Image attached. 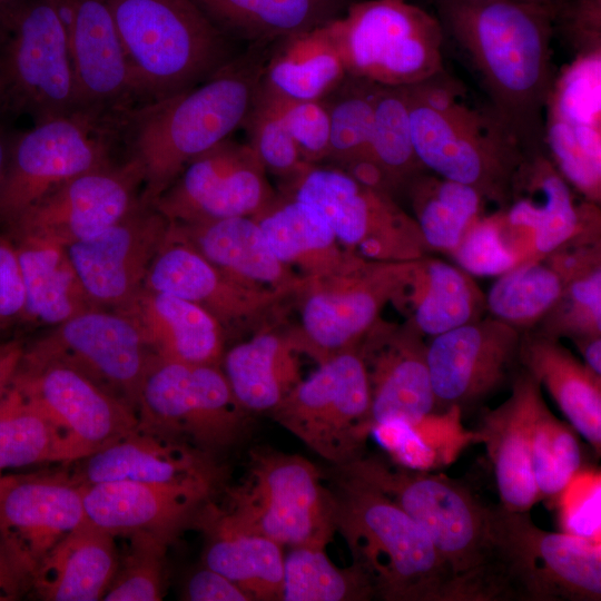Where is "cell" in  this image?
I'll return each instance as SVG.
<instances>
[{
  "label": "cell",
  "mask_w": 601,
  "mask_h": 601,
  "mask_svg": "<svg viewBox=\"0 0 601 601\" xmlns=\"http://www.w3.org/2000/svg\"><path fill=\"white\" fill-rule=\"evenodd\" d=\"M436 7L444 32L479 73L494 114L528 154L546 152L555 17L505 0H436Z\"/></svg>",
  "instance_id": "6da1fadb"
},
{
  "label": "cell",
  "mask_w": 601,
  "mask_h": 601,
  "mask_svg": "<svg viewBox=\"0 0 601 601\" xmlns=\"http://www.w3.org/2000/svg\"><path fill=\"white\" fill-rule=\"evenodd\" d=\"M272 43L248 45L200 85L121 115V144L144 171L141 200L152 204L193 158L243 127Z\"/></svg>",
  "instance_id": "7a4b0ae2"
},
{
  "label": "cell",
  "mask_w": 601,
  "mask_h": 601,
  "mask_svg": "<svg viewBox=\"0 0 601 601\" xmlns=\"http://www.w3.org/2000/svg\"><path fill=\"white\" fill-rule=\"evenodd\" d=\"M336 469L387 496L425 531L449 565L464 601H501L493 506L454 480L390 462L365 450Z\"/></svg>",
  "instance_id": "3957f363"
},
{
  "label": "cell",
  "mask_w": 601,
  "mask_h": 601,
  "mask_svg": "<svg viewBox=\"0 0 601 601\" xmlns=\"http://www.w3.org/2000/svg\"><path fill=\"white\" fill-rule=\"evenodd\" d=\"M405 89L412 142L424 169L504 208L528 152L492 108L472 102L445 70Z\"/></svg>",
  "instance_id": "277c9868"
},
{
  "label": "cell",
  "mask_w": 601,
  "mask_h": 601,
  "mask_svg": "<svg viewBox=\"0 0 601 601\" xmlns=\"http://www.w3.org/2000/svg\"><path fill=\"white\" fill-rule=\"evenodd\" d=\"M339 473V472H338ZM335 524L374 597L384 601H464L425 531L372 486L339 473Z\"/></svg>",
  "instance_id": "5b68a950"
},
{
  "label": "cell",
  "mask_w": 601,
  "mask_h": 601,
  "mask_svg": "<svg viewBox=\"0 0 601 601\" xmlns=\"http://www.w3.org/2000/svg\"><path fill=\"white\" fill-rule=\"evenodd\" d=\"M127 59L136 106L209 79L243 50L194 0H105Z\"/></svg>",
  "instance_id": "8992f818"
},
{
  "label": "cell",
  "mask_w": 601,
  "mask_h": 601,
  "mask_svg": "<svg viewBox=\"0 0 601 601\" xmlns=\"http://www.w3.org/2000/svg\"><path fill=\"white\" fill-rule=\"evenodd\" d=\"M80 109L65 23L56 0H14L0 9V119L35 124Z\"/></svg>",
  "instance_id": "52a82bcc"
},
{
  "label": "cell",
  "mask_w": 601,
  "mask_h": 601,
  "mask_svg": "<svg viewBox=\"0 0 601 601\" xmlns=\"http://www.w3.org/2000/svg\"><path fill=\"white\" fill-rule=\"evenodd\" d=\"M217 518L279 545L327 548L336 533V501L319 470L297 454L254 451L246 480L228 493V505L213 503Z\"/></svg>",
  "instance_id": "ba28073f"
},
{
  "label": "cell",
  "mask_w": 601,
  "mask_h": 601,
  "mask_svg": "<svg viewBox=\"0 0 601 601\" xmlns=\"http://www.w3.org/2000/svg\"><path fill=\"white\" fill-rule=\"evenodd\" d=\"M501 600L600 601L599 541L539 528L529 512L493 506Z\"/></svg>",
  "instance_id": "9c48e42d"
},
{
  "label": "cell",
  "mask_w": 601,
  "mask_h": 601,
  "mask_svg": "<svg viewBox=\"0 0 601 601\" xmlns=\"http://www.w3.org/2000/svg\"><path fill=\"white\" fill-rule=\"evenodd\" d=\"M329 28L351 76L402 87L445 70L439 18L404 0H356Z\"/></svg>",
  "instance_id": "30bf717a"
},
{
  "label": "cell",
  "mask_w": 601,
  "mask_h": 601,
  "mask_svg": "<svg viewBox=\"0 0 601 601\" xmlns=\"http://www.w3.org/2000/svg\"><path fill=\"white\" fill-rule=\"evenodd\" d=\"M412 263L358 258L338 270L304 277L288 298L297 312V323L288 327L299 353L318 364L357 347L398 297Z\"/></svg>",
  "instance_id": "8fae6325"
},
{
  "label": "cell",
  "mask_w": 601,
  "mask_h": 601,
  "mask_svg": "<svg viewBox=\"0 0 601 601\" xmlns=\"http://www.w3.org/2000/svg\"><path fill=\"white\" fill-rule=\"evenodd\" d=\"M247 411L214 364L175 362L151 355L139 392V426L211 454L242 435Z\"/></svg>",
  "instance_id": "7c38bea8"
},
{
  "label": "cell",
  "mask_w": 601,
  "mask_h": 601,
  "mask_svg": "<svg viewBox=\"0 0 601 601\" xmlns=\"http://www.w3.org/2000/svg\"><path fill=\"white\" fill-rule=\"evenodd\" d=\"M282 191L313 205L341 246L370 262H411L431 249L412 215L387 193L334 165L307 164Z\"/></svg>",
  "instance_id": "4fadbf2b"
},
{
  "label": "cell",
  "mask_w": 601,
  "mask_h": 601,
  "mask_svg": "<svg viewBox=\"0 0 601 601\" xmlns=\"http://www.w3.org/2000/svg\"><path fill=\"white\" fill-rule=\"evenodd\" d=\"M120 118L77 112L19 131L0 185V227L12 224L60 184L114 162Z\"/></svg>",
  "instance_id": "5bb4252c"
},
{
  "label": "cell",
  "mask_w": 601,
  "mask_h": 601,
  "mask_svg": "<svg viewBox=\"0 0 601 601\" xmlns=\"http://www.w3.org/2000/svg\"><path fill=\"white\" fill-rule=\"evenodd\" d=\"M270 414L335 466L359 455L371 434L372 418L368 377L358 347L318 363Z\"/></svg>",
  "instance_id": "9a60e30c"
},
{
  "label": "cell",
  "mask_w": 601,
  "mask_h": 601,
  "mask_svg": "<svg viewBox=\"0 0 601 601\" xmlns=\"http://www.w3.org/2000/svg\"><path fill=\"white\" fill-rule=\"evenodd\" d=\"M151 355L129 316L98 307L56 325L32 345L24 346L22 359L69 365L137 412Z\"/></svg>",
  "instance_id": "2e32d148"
},
{
  "label": "cell",
  "mask_w": 601,
  "mask_h": 601,
  "mask_svg": "<svg viewBox=\"0 0 601 601\" xmlns=\"http://www.w3.org/2000/svg\"><path fill=\"white\" fill-rule=\"evenodd\" d=\"M11 386L61 432L69 463L80 461L139 426L137 412L76 368L21 358Z\"/></svg>",
  "instance_id": "e0dca14e"
},
{
  "label": "cell",
  "mask_w": 601,
  "mask_h": 601,
  "mask_svg": "<svg viewBox=\"0 0 601 601\" xmlns=\"http://www.w3.org/2000/svg\"><path fill=\"white\" fill-rule=\"evenodd\" d=\"M276 194L248 142L229 137L193 158L152 205L170 223L196 224L254 217Z\"/></svg>",
  "instance_id": "ac0fdd59"
},
{
  "label": "cell",
  "mask_w": 601,
  "mask_h": 601,
  "mask_svg": "<svg viewBox=\"0 0 601 601\" xmlns=\"http://www.w3.org/2000/svg\"><path fill=\"white\" fill-rule=\"evenodd\" d=\"M144 171L127 157L80 174L50 190L2 229L65 247L97 237L140 201Z\"/></svg>",
  "instance_id": "d6986e66"
},
{
  "label": "cell",
  "mask_w": 601,
  "mask_h": 601,
  "mask_svg": "<svg viewBox=\"0 0 601 601\" xmlns=\"http://www.w3.org/2000/svg\"><path fill=\"white\" fill-rule=\"evenodd\" d=\"M142 288L199 305L220 323L227 336L253 333L282 317L290 297L230 276L176 235L170 226Z\"/></svg>",
  "instance_id": "ffe728a7"
},
{
  "label": "cell",
  "mask_w": 601,
  "mask_h": 601,
  "mask_svg": "<svg viewBox=\"0 0 601 601\" xmlns=\"http://www.w3.org/2000/svg\"><path fill=\"white\" fill-rule=\"evenodd\" d=\"M521 336L491 316L432 337L426 358L436 408L463 410L512 381L520 368Z\"/></svg>",
  "instance_id": "44dd1931"
},
{
  "label": "cell",
  "mask_w": 601,
  "mask_h": 601,
  "mask_svg": "<svg viewBox=\"0 0 601 601\" xmlns=\"http://www.w3.org/2000/svg\"><path fill=\"white\" fill-rule=\"evenodd\" d=\"M601 50L575 55L555 76L545 109V149L579 193L601 188Z\"/></svg>",
  "instance_id": "7402d4cb"
},
{
  "label": "cell",
  "mask_w": 601,
  "mask_h": 601,
  "mask_svg": "<svg viewBox=\"0 0 601 601\" xmlns=\"http://www.w3.org/2000/svg\"><path fill=\"white\" fill-rule=\"evenodd\" d=\"M169 226L152 204L140 198L97 237L66 247L82 287L98 307L120 309L136 297Z\"/></svg>",
  "instance_id": "603a6c76"
},
{
  "label": "cell",
  "mask_w": 601,
  "mask_h": 601,
  "mask_svg": "<svg viewBox=\"0 0 601 601\" xmlns=\"http://www.w3.org/2000/svg\"><path fill=\"white\" fill-rule=\"evenodd\" d=\"M85 520L82 483L72 476L2 475L0 541L29 581L46 554Z\"/></svg>",
  "instance_id": "cb8c5ba5"
},
{
  "label": "cell",
  "mask_w": 601,
  "mask_h": 601,
  "mask_svg": "<svg viewBox=\"0 0 601 601\" xmlns=\"http://www.w3.org/2000/svg\"><path fill=\"white\" fill-rule=\"evenodd\" d=\"M423 338L407 321L381 318L358 344L370 384L372 428L402 422L417 431L436 408Z\"/></svg>",
  "instance_id": "d4e9b609"
},
{
  "label": "cell",
  "mask_w": 601,
  "mask_h": 601,
  "mask_svg": "<svg viewBox=\"0 0 601 601\" xmlns=\"http://www.w3.org/2000/svg\"><path fill=\"white\" fill-rule=\"evenodd\" d=\"M82 112L118 118L136 106L125 51L105 0H56Z\"/></svg>",
  "instance_id": "484cf974"
},
{
  "label": "cell",
  "mask_w": 601,
  "mask_h": 601,
  "mask_svg": "<svg viewBox=\"0 0 601 601\" xmlns=\"http://www.w3.org/2000/svg\"><path fill=\"white\" fill-rule=\"evenodd\" d=\"M572 190L546 152L528 154L516 170L510 203L500 209L530 238L534 259L571 242L600 237L599 205L579 204Z\"/></svg>",
  "instance_id": "4316f807"
},
{
  "label": "cell",
  "mask_w": 601,
  "mask_h": 601,
  "mask_svg": "<svg viewBox=\"0 0 601 601\" xmlns=\"http://www.w3.org/2000/svg\"><path fill=\"white\" fill-rule=\"evenodd\" d=\"M214 490L209 484L82 483L85 518L114 536L147 535L168 544L196 521Z\"/></svg>",
  "instance_id": "83f0119b"
},
{
  "label": "cell",
  "mask_w": 601,
  "mask_h": 601,
  "mask_svg": "<svg viewBox=\"0 0 601 601\" xmlns=\"http://www.w3.org/2000/svg\"><path fill=\"white\" fill-rule=\"evenodd\" d=\"M80 461L72 477L83 484L134 481L216 486L221 474L209 454L140 426Z\"/></svg>",
  "instance_id": "f1b7e54d"
},
{
  "label": "cell",
  "mask_w": 601,
  "mask_h": 601,
  "mask_svg": "<svg viewBox=\"0 0 601 601\" xmlns=\"http://www.w3.org/2000/svg\"><path fill=\"white\" fill-rule=\"evenodd\" d=\"M511 394L481 418L479 437L494 467L501 505L529 512L540 500L531 466V430L541 385L524 368L511 381Z\"/></svg>",
  "instance_id": "f546056e"
},
{
  "label": "cell",
  "mask_w": 601,
  "mask_h": 601,
  "mask_svg": "<svg viewBox=\"0 0 601 601\" xmlns=\"http://www.w3.org/2000/svg\"><path fill=\"white\" fill-rule=\"evenodd\" d=\"M119 311L129 316L150 349L164 359L220 365L227 334L199 305L146 288Z\"/></svg>",
  "instance_id": "4dcf8cb0"
},
{
  "label": "cell",
  "mask_w": 601,
  "mask_h": 601,
  "mask_svg": "<svg viewBox=\"0 0 601 601\" xmlns=\"http://www.w3.org/2000/svg\"><path fill=\"white\" fill-rule=\"evenodd\" d=\"M250 334L225 351L223 372L247 412H270L303 380L300 353L283 316Z\"/></svg>",
  "instance_id": "1f68e13d"
},
{
  "label": "cell",
  "mask_w": 601,
  "mask_h": 601,
  "mask_svg": "<svg viewBox=\"0 0 601 601\" xmlns=\"http://www.w3.org/2000/svg\"><path fill=\"white\" fill-rule=\"evenodd\" d=\"M170 227L213 265L248 284L292 296L304 279L275 256L252 216Z\"/></svg>",
  "instance_id": "d6a6232c"
},
{
  "label": "cell",
  "mask_w": 601,
  "mask_h": 601,
  "mask_svg": "<svg viewBox=\"0 0 601 601\" xmlns=\"http://www.w3.org/2000/svg\"><path fill=\"white\" fill-rule=\"evenodd\" d=\"M519 362L548 390L572 427L600 454L601 376L579 361L559 338L539 331L522 334Z\"/></svg>",
  "instance_id": "836d02e7"
},
{
  "label": "cell",
  "mask_w": 601,
  "mask_h": 601,
  "mask_svg": "<svg viewBox=\"0 0 601 601\" xmlns=\"http://www.w3.org/2000/svg\"><path fill=\"white\" fill-rule=\"evenodd\" d=\"M115 538L85 520L46 554L31 585L48 601L102 600L119 565Z\"/></svg>",
  "instance_id": "e575fe53"
},
{
  "label": "cell",
  "mask_w": 601,
  "mask_h": 601,
  "mask_svg": "<svg viewBox=\"0 0 601 601\" xmlns=\"http://www.w3.org/2000/svg\"><path fill=\"white\" fill-rule=\"evenodd\" d=\"M394 304L423 336L434 337L482 317L485 295L471 275L423 256L412 267Z\"/></svg>",
  "instance_id": "d590c367"
},
{
  "label": "cell",
  "mask_w": 601,
  "mask_h": 601,
  "mask_svg": "<svg viewBox=\"0 0 601 601\" xmlns=\"http://www.w3.org/2000/svg\"><path fill=\"white\" fill-rule=\"evenodd\" d=\"M254 218L275 256L303 277L328 274L361 258L341 246L317 208L288 193H277Z\"/></svg>",
  "instance_id": "8d00e7d4"
},
{
  "label": "cell",
  "mask_w": 601,
  "mask_h": 601,
  "mask_svg": "<svg viewBox=\"0 0 601 601\" xmlns=\"http://www.w3.org/2000/svg\"><path fill=\"white\" fill-rule=\"evenodd\" d=\"M346 76L328 23L273 42L258 90L278 100H317Z\"/></svg>",
  "instance_id": "74e56055"
},
{
  "label": "cell",
  "mask_w": 601,
  "mask_h": 601,
  "mask_svg": "<svg viewBox=\"0 0 601 601\" xmlns=\"http://www.w3.org/2000/svg\"><path fill=\"white\" fill-rule=\"evenodd\" d=\"M206 534L205 566L223 574L250 600H283V546L253 532L220 521L209 501L196 518Z\"/></svg>",
  "instance_id": "f35d334b"
},
{
  "label": "cell",
  "mask_w": 601,
  "mask_h": 601,
  "mask_svg": "<svg viewBox=\"0 0 601 601\" xmlns=\"http://www.w3.org/2000/svg\"><path fill=\"white\" fill-rule=\"evenodd\" d=\"M236 42L272 43L326 26L356 0H194Z\"/></svg>",
  "instance_id": "ab89813d"
},
{
  "label": "cell",
  "mask_w": 601,
  "mask_h": 601,
  "mask_svg": "<svg viewBox=\"0 0 601 601\" xmlns=\"http://www.w3.org/2000/svg\"><path fill=\"white\" fill-rule=\"evenodd\" d=\"M6 233L14 243L21 267L24 321L56 326L98 308L82 287L65 246L32 235Z\"/></svg>",
  "instance_id": "60d3db41"
},
{
  "label": "cell",
  "mask_w": 601,
  "mask_h": 601,
  "mask_svg": "<svg viewBox=\"0 0 601 601\" xmlns=\"http://www.w3.org/2000/svg\"><path fill=\"white\" fill-rule=\"evenodd\" d=\"M402 191L428 248L450 255L482 216L485 201L475 188L427 170L411 178Z\"/></svg>",
  "instance_id": "b9f144b4"
},
{
  "label": "cell",
  "mask_w": 601,
  "mask_h": 601,
  "mask_svg": "<svg viewBox=\"0 0 601 601\" xmlns=\"http://www.w3.org/2000/svg\"><path fill=\"white\" fill-rule=\"evenodd\" d=\"M43 462H67L65 439L56 425L16 388L0 400V471Z\"/></svg>",
  "instance_id": "7bdbcfd3"
},
{
  "label": "cell",
  "mask_w": 601,
  "mask_h": 601,
  "mask_svg": "<svg viewBox=\"0 0 601 601\" xmlns=\"http://www.w3.org/2000/svg\"><path fill=\"white\" fill-rule=\"evenodd\" d=\"M565 284L544 258L528 260L499 276L485 295L491 316L515 328L538 325Z\"/></svg>",
  "instance_id": "ee69618b"
},
{
  "label": "cell",
  "mask_w": 601,
  "mask_h": 601,
  "mask_svg": "<svg viewBox=\"0 0 601 601\" xmlns=\"http://www.w3.org/2000/svg\"><path fill=\"white\" fill-rule=\"evenodd\" d=\"M284 560V601H363L374 597L366 575L355 565L336 566L325 548H289Z\"/></svg>",
  "instance_id": "f6af8a7d"
},
{
  "label": "cell",
  "mask_w": 601,
  "mask_h": 601,
  "mask_svg": "<svg viewBox=\"0 0 601 601\" xmlns=\"http://www.w3.org/2000/svg\"><path fill=\"white\" fill-rule=\"evenodd\" d=\"M581 465L577 431L554 416L541 396L531 430V466L540 500L562 496Z\"/></svg>",
  "instance_id": "bcb514c9"
},
{
  "label": "cell",
  "mask_w": 601,
  "mask_h": 601,
  "mask_svg": "<svg viewBox=\"0 0 601 601\" xmlns=\"http://www.w3.org/2000/svg\"><path fill=\"white\" fill-rule=\"evenodd\" d=\"M367 157L386 173L395 193L426 170L414 151L405 86L380 87Z\"/></svg>",
  "instance_id": "7dc6e473"
},
{
  "label": "cell",
  "mask_w": 601,
  "mask_h": 601,
  "mask_svg": "<svg viewBox=\"0 0 601 601\" xmlns=\"http://www.w3.org/2000/svg\"><path fill=\"white\" fill-rule=\"evenodd\" d=\"M381 85L347 76L325 98L329 114V151L325 161L343 167L368 156L373 115Z\"/></svg>",
  "instance_id": "c3c4849f"
},
{
  "label": "cell",
  "mask_w": 601,
  "mask_h": 601,
  "mask_svg": "<svg viewBox=\"0 0 601 601\" xmlns=\"http://www.w3.org/2000/svg\"><path fill=\"white\" fill-rule=\"evenodd\" d=\"M470 275L500 276L533 259L530 239L511 226L503 210L479 217L451 254Z\"/></svg>",
  "instance_id": "681fc988"
},
{
  "label": "cell",
  "mask_w": 601,
  "mask_h": 601,
  "mask_svg": "<svg viewBox=\"0 0 601 601\" xmlns=\"http://www.w3.org/2000/svg\"><path fill=\"white\" fill-rule=\"evenodd\" d=\"M243 127L247 131L248 145L265 170L282 178L285 184L307 165L299 155L277 101L259 90Z\"/></svg>",
  "instance_id": "f907efd6"
},
{
  "label": "cell",
  "mask_w": 601,
  "mask_h": 601,
  "mask_svg": "<svg viewBox=\"0 0 601 601\" xmlns=\"http://www.w3.org/2000/svg\"><path fill=\"white\" fill-rule=\"evenodd\" d=\"M539 332L575 344L601 336V266L569 282Z\"/></svg>",
  "instance_id": "816d5d0a"
},
{
  "label": "cell",
  "mask_w": 601,
  "mask_h": 601,
  "mask_svg": "<svg viewBox=\"0 0 601 601\" xmlns=\"http://www.w3.org/2000/svg\"><path fill=\"white\" fill-rule=\"evenodd\" d=\"M130 551L118 565L105 593V601H158L164 590V556L167 544L147 535L134 534Z\"/></svg>",
  "instance_id": "f5cc1de1"
},
{
  "label": "cell",
  "mask_w": 601,
  "mask_h": 601,
  "mask_svg": "<svg viewBox=\"0 0 601 601\" xmlns=\"http://www.w3.org/2000/svg\"><path fill=\"white\" fill-rule=\"evenodd\" d=\"M275 100L302 159L307 164L325 161L329 151L331 128L324 99Z\"/></svg>",
  "instance_id": "db71d44e"
},
{
  "label": "cell",
  "mask_w": 601,
  "mask_h": 601,
  "mask_svg": "<svg viewBox=\"0 0 601 601\" xmlns=\"http://www.w3.org/2000/svg\"><path fill=\"white\" fill-rule=\"evenodd\" d=\"M26 290L17 248L0 227V333L24 321Z\"/></svg>",
  "instance_id": "11a10c76"
},
{
  "label": "cell",
  "mask_w": 601,
  "mask_h": 601,
  "mask_svg": "<svg viewBox=\"0 0 601 601\" xmlns=\"http://www.w3.org/2000/svg\"><path fill=\"white\" fill-rule=\"evenodd\" d=\"M575 55L601 50V0H569L555 21Z\"/></svg>",
  "instance_id": "9f6ffc18"
},
{
  "label": "cell",
  "mask_w": 601,
  "mask_h": 601,
  "mask_svg": "<svg viewBox=\"0 0 601 601\" xmlns=\"http://www.w3.org/2000/svg\"><path fill=\"white\" fill-rule=\"evenodd\" d=\"M185 595L191 601H250L229 579L207 566L189 579Z\"/></svg>",
  "instance_id": "6f0895ef"
},
{
  "label": "cell",
  "mask_w": 601,
  "mask_h": 601,
  "mask_svg": "<svg viewBox=\"0 0 601 601\" xmlns=\"http://www.w3.org/2000/svg\"><path fill=\"white\" fill-rule=\"evenodd\" d=\"M28 584L29 579L16 565L0 541V601L18 599Z\"/></svg>",
  "instance_id": "680465c9"
},
{
  "label": "cell",
  "mask_w": 601,
  "mask_h": 601,
  "mask_svg": "<svg viewBox=\"0 0 601 601\" xmlns=\"http://www.w3.org/2000/svg\"><path fill=\"white\" fill-rule=\"evenodd\" d=\"M23 343L19 339H10L0 343V400L11 386L12 380L21 362Z\"/></svg>",
  "instance_id": "91938a15"
},
{
  "label": "cell",
  "mask_w": 601,
  "mask_h": 601,
  "mask_svg": "<svg viewBox=\"0 0 601 601\" xmlns=\"http://www.w3.org/2000/svg\"><path fill=\"white\" fill-rule=\"evenodd\" d=\"M584 364L597 375L601 376V336L588 338L577 344Z\"/></svg>",
  "instance_id": "94428289"
},
{
  "label": "cell",
  "mask_w": 601,
  "mask_h": 601,
  "mask_svg": "<svg viewBox=\"0 0 601 601\" xmlns=\"http://www.w3.org/2000/svg\"><path fill=\"white\" fill-rule=\"evenodd\" d=\"M19 131L11 128L10 122L0 119V185L3 180L11 148Z\"/></svg>",
  "instance_id": "6125c7cd"
},
{
  "label": "cell",
  "mask_w": 601,
  "mask_h": 601,
  "mask_svg": "<svg viewBox=\"0 0 601 601\" xmlns=\"http://www.w3.org/2000/svg\"><path fill=\"white\" fill-rule=\"evenodd\" d=\"M481 1V0H476ZM520 4L531 6L540 9H544L551 12L555 17V21L560 13L565 8L569 0H505Z\"/></svg>",
  "instance_id": "be15d7a7"
},
{
  "label": "cell",
  "mask_w": 601,
  "mask_h": 601,
  "mask_svg": "<svg viewBox=\"0 0 601 601\" xmlns=\"http://www.w3.org/2000/svg\"><path fill=\"white\" fill-rule=\"evenodd\" d=\"M14 0H0V9L13 2Z\"/></svg>",
  "instance_id": "e7e4bbea"
},
{
  "label": "cell",
  "mask_w": 601,
  "mask_h": 601,
  "mask_svg": "<svg viewBox=\"0 0 601 601\" xmlns=\"http://www.w3.org/2000/svg\"><path fill=\"white\" fill-rule=\"evenodd\" d=\"M1 477H2V474H1V471H0V481H1Z\"/></svg>",
  "instance_id": "03108f58"
}]
</instances>
